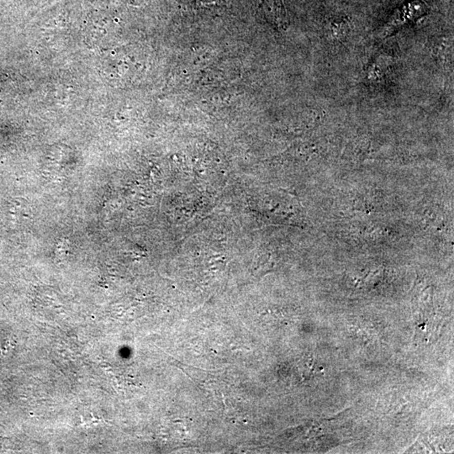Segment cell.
Listing matches in <instances>:
<instances>
[{"label": "cell", "instance_id": "1", "mask_svg": "<svg viewBox=\"0 0 454 454\" xmlns=\"http://www.w3.org/2000/svg\"><path fill=\"white\" fill-rule=\"evenodd\" d=\"M262 9L269 24L278 30H286L289 20L281 0H263Z\"/></svg>", "mask_w": 454, "mask_h": 454}]
</instances>
